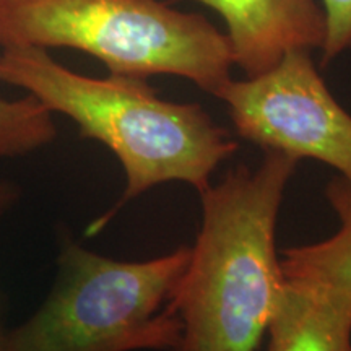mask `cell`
<instances>
[{"instance_id":"obj_12","label":"cell","mask_w":351,"mask_h":351,"mask_svg":"<svg viewBox=\"0 0 351 351\" xmlns=\"http://www.w3.org/2000/svg\"><path fill=\"white\" fill-rule=\"evenodd\" d=\"M7 324H5V313H3V302L0 301V345H2L3 339H5L7 333Z\"/></svg>"},{"instance_id":"obj_8","label":"cell","mask_w":351,"mask_h":351,"mask_svg":"<svg viewBox=\"0 0 351 351\" xmlns=\"http://www.w3.org/2000/svg\"><path fill=\"white\" fill-rule=\"evenodd\" d=\"M326 195L340 226L319 243L283 249L280 265L285 280L307 285L351 302V181L335 176Z\"/></svg>"},{"instance_id":"obj_1","label":"cell","mask_w":351,"mask_h":351,"mask_svg":"<svg viewBox=\"0 0 351 351\" xmlns=\"http://www.w3.org/2000/svg\"><path fill=\"white\" fill-rule=\"evenodd\" d=\"M298 161L265 152L256 169L228 171L202 197V225L169 307L181 335L169 351H258L285 280L275 234Z\"/></svg>"},{"instance_id":"obj_2","label":"cell","mask_w":351,"mask_h":351,"mask_svg":"<svg viewBox=\"0 0 351 351\" xmlns=\"http://www.w3.org/2000/svg\"><path fill=\"white\" fill-rule=\"evenodd\" d=\"M0 82L67 116L83 138L103 143L122 165L124 194L86 234L99 232L129 202L161 184L186 182L200 194L239 148L200 104L161 99L147 78L82 75L41 47H0Z\"/></svg>"},{"instance_id":"obj_11","label":"cell","mask_w":351,"mask_h":351,"mask_svg":"<svg viewBox=\"0 0 351 351\" xmlns=\"http://www.w3.org/2000/svg\"><path fill=\"white\" fill-rule=\"evenodd\" d=\"M19 199L20 191L15 184L8 181H0V218L10 212L13 205L19 202Z\"/></svg>"},{"instance_id":"obj_10","label":"cell","mask_w":351,"mask_h":351,"mask_svg":"<svg viewBox=\"0 0 351 351\" xmlns=\"http://www.w3.org/2000/svg\"><path fill=\"white\" fill-rule=\"evenodd\" d=\"M326 13L327 33L322 52V65L351 51V0H320Z\"/></svg>"},{"instance_id":"obj_9","label":"cell","mask_w":351,"mask_h":351,"mask_svg":"<svg viewBox=\"0 0 351 351\" xmlns=\"http://www.w3.org/2000/svg\"><path fill=\"white\" fill-rule=\"evenodd\" d=\"M52 114L29 93L16 99L0 96V160L29 155L49 145L57 135Z\"/></svg>"},{"instance_id":"obj_5","label":"cell","mask_w":351,"mask_h":351,"mask_svg":"<svg viewBox=\"0 0 351 351\" xmlns=\"http://www.w3.org/2000/svg\"><path fill=\"white\" fill-rule=\"evenodd\" d=\"M313 51L293 49L278 64L221 86L217 98L239 137L293 160H315L351 181V116L319 75Z\"/></svg>"},{"instance_id":"obj_6","label":"cell","mask_w":351,"mask_h":351,"mask_svg":"<svg viewBox=\"0 0 351 351\" xmlns=\"http://www.w3.org/2000/svg\"><path fill=\"white\" fill-rule=\"evenodd\" d=\"M226 25L232 64L256 77L293 49H322L326 13L317 0H194Z\"/></svg>"},{"instance_id":"obj_3","label":"cell","mask_w":351,"mask_h":351,"mask_svg":"<svg viewBox=\"0 0 351 351\" xmlns=\"http://www.w3.org/2000/svg\"><path fill=\"white\" fill-rule=\"evenodd\" d=\"M69 47L112 75H176L217 96L231 80L226 34L163 0H0V47Z\"/></svg>"},{"instance_id":"obj_4","label":"cell","mask_w":351,"mask_h":351,"mask_svg":"<svg viewBox=\"0 0 351 351\" xmlns=\"http://www.w3.org/2000/svg\"><path fill=\"white\" fill-rule=\"evenodd\" d=\"M191 257L179 247L142 262L114 261L62 239L49 295L0 351H169L181 335L171 296Z\"/></svg>"},{"instance_id":"obj_7","label":"cell","mask_w":351,"mask_h":351,"mask_svg":"<svg viewBox=\"0 0 351 351\" xmlns=\"http://www.w3.org/2000/svg\"><path fill=\"white\" fill-rule=\"evenodd\" d=\"M267 333V351H351V302L287 280Z\"/></svg>"}]
</instances>
